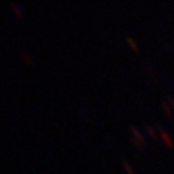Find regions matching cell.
I'll list each match as a JSON object with an SVG mask.
<instances>
[{
  "mask_svg": "<svg viewBox=\"0 0 174 174\" xmlns=\"http://www.w3.org/2000/svg\"><path fill=\"white\" fill-rule=\"evenodd\" d=\"M130 132H132V143H133V145H134L137 149L143 151V149L147 147L145 137H144L143 133H141V132L138 130L136 126H133V125L130 126Z\"/></svg>",
  "mask_w": 174,
  "mask_h": 174,
  "instance_id": "1",
  "label": "cell"
},
{
  "mask_svg": "<svg viewBox=\"0 0 174 174\" xmlns=\"http://www.w3.org/2000/svg\"><path fill=\"white\" fill-rule=\"evenodd\" d=\"M155 128H156V130L160 132V137H162V140L164 141V144H166V145L169 147V148H174V143H173L172 136L167 134V132L164 130L163 128H160V126H155Z\"/></svg>",
  "mask_w": 174,
  "mask_h": 174,
  "instance_id": "2",
  "label": "cell"
},
{
  "mask_svg": "<svg viewBox=\"0 0 174 174\" xmlns=\"http://www.w3.org/2000/svg\"><path fill=\"white\" fill-rule=\"evenodd\" d=\"M10 6H11V8H13L14 14H15V15L18 17L19 19H23V18H25V13H23V10L19 7V4H17V3H14V2H11Z\"/></svg>",
  "mask_w": 174,
  "mask_h": 174,
  "instance_id": "3",
  "label": "cell"
},
{
  "mask_svg": "<svg viewBox=\"0 0 174 174\" xmlns=\"http://www.w3.org/2000/svg\"><path fill=\"white\" fill-rule=\"evenodd\" d=\"M145 130H147V133L149 134V137L151 138H154V140H158V133H156V128L155 126H151V125H145Z\"/></svg>",
  "mask_w": 174,
  "mask_h": 174,
  "instance_id": "4",
  "label": "cell"
},
{
  "mask_svg": "<svg viewBox=\"0 0 174 174\" xmlns=\"http://www.w3.org/2000/svg\"><path fill=\"white\" fill-rule=\"evenodd\" d=\"M162 108H163V111H164V114H166L169 118H173V110H172V107L169 106V103L166 102V100H163L162 102Z\"/></svg>",
  "mask_w": 174,
  "mask_h": 174,
  "instance_id": "5",
  "label": "cell"
},
{
  "mask_svg": "<svg viewBox=\"0 0 174 174\" xmlns=\"http://www.w3.org/2000/svg\"><path fill=\"white\" fill-rule=\"evenodd\" d=\"M126 41H128V44H129V47H130L132 49L136 52V54H138L140 52V48H138V45H137V43L132 39V37H126Z\"/></svg>",
  "mask_w": 174,
  "mask_h": 174,
  "instance_id": "6",
  "label": "cell"
},
{
  "mask_svg": "<svg viewBox=\"0 0 174 174\" xmlns=\"http://www.w3.org/2000/svg\"><path fill=\"white\" fill-rule=\"evenodd\" d=\"M21 56H22L23 60L28 63V66H33V60H32V58H30V55L28 54V52H25V51H22L21 52Z\"/></svg>",
  "mask_w": 174,
  "mask_h": 174,
  "instance_id": "7",
  "label": "cell"
},
{
  "mask_svg": "<svg viewBox=\"0 0 174 174\" xmlns=\"http://www.w3.org/2000/svg\"><path fill=\"white\" fill-rule=\"evenodd\" d=\"M122 166H123V169H125V172L128 173V174H136V173H134V170L132 169V166L129 164V162H128V160H125V159L122 160Z\"/></svg>",
  "mask_w": 174,
  "mask_h": 174,
  "instance_id": "8",
  "label": "cell"
},
{
  "mask_svg": "<svg viewBox=\"0 0 174 174\" xmlns=\"http://www.w3.org/2000/svg\"><path fill=\"white\" fill-rule=\"evenodd\" d=\"M144 69H148V74H149V77H151V78H154V79L156 78V74L152 72V69L149 67V64H145V67H144Z\"/></svg>",
  "mask_w": 174,
  "mask_h": 174,
  "instance_id": "9",
  "label": "cell"
},
{
  "mask_svg": "<svg viewBox=\"0 0 174 174\" xmlns=\"http://www.w3.org/2000/svg\"><path fill=\"white\" fill-rule=\"evenodd\" d=\"M166 102L169 103V106L172 107V110H174V97H172V96H167V97H166Z\"/></svg>",
  "mask_w": 174,
  "mask_h": 174,
  "instance_id": "10",
  "label": "cell"
}]
</instances>
